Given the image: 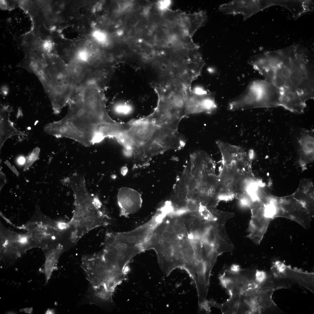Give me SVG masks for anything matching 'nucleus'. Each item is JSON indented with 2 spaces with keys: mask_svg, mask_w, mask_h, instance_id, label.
<instances>
[{
  "mask_svg": "<svg viewBox=\"0 0 314 314\" xmlns=\"http://www.w3.org/2000/svg\"><path fill=\"white\" fill-rule=\"evenodd\" d=\"M216 168L215 161L206 152L199 150L191 153L174 186L175 203L192 200L208 207L216 208L220 202Z\"/></svg>",
  "mask_w": 314,
  "mask_h": 314,
  "instance_id": "obj_3",
  "label": "nucleus"
},
{
  "mask_svg": "<svg viewBox=\"0 0 314 314\" xmlns=\"http://www.w3.org/2000/svg\"><path fill=\"white\" fill-rule=\"evenodd\" d=\"M106 47L108 49H112L113 47V43L111 42H108L106 43Z\"/></svg>",
  "mask_w": 314,
  "mask_h": 314,
  "instance_id": "obj_30",
  "label": "nucleus"
},
{
  "mask_svg": "<svg viewBox=\"0 0 314 314\" xmlns=\"http://www.w3.org/2000/svg\"><path fill=\"white\" fill-rule=\"evenodd\" d=\"M164 229L170 233L173 234L175 233L174 228L173 226L171 224H167L165 225V224L162 223Z\"/></svg>",
  "mask_w": 314,
  "mask_h": 314,
  "instance_id": "obj_24",
  "label": "nucleus"
},
{
  "mask_svg": "<svg viewBox=\"0 0 314 314\" xmlns=\"http://www.w3.org/2000/svg\"><path fill=\"white\" fill-rule=\"evenodd\" d=\"M1 231V257L4 262H13L32 248L27 233L21 234L3 228Z\"/></svg>",
  "mask_w": 314,
  "mask_h": 314,
  "instance_id": "obj_10",
  "label": "nucleus"
},
{
  "mask_svg": "<svg viewBox=\"0 0 314 314\" xmlns=\"http://www.w3.org/2000/svg\"><path fill=\"white\" fill-rule=\"evenodd\" d=\"M269 274L263 271L257 270L255 273V279L256 282L259 284H261L268 279Z\"/></svg>",
  "mask_w": 314,
  "mask_h": 314,
  "instance_id": "obj_22",
  "label": "nucleus"
},
{
  "mask_svg": "<svg viewBox=\"0 0 314 314\" xmlns=\"http://www.w3.org/2000/svg\"><path fill=\"white\" fill-rule=\"evenodd\" d=\"M40 152V149L38 147L35 148L30 154L25 164L24 170H27L29 167L38 158Z\"/></svg>",
  "mask_w": 314,
  "mask_h": 314,
  "instance_id": "obj_20",
  "label": "nucleus"
},
{
  "mask_svg": "<svg viewBox=\"0 0 314 314\" xmlns=\"http://www.w3.org/2000/svg\"><path fill=\"white\" fill-rule=\"evenodd\" d=\"M93 38L101 43H106L108 42L107 34L104 31L100 30L94 31L92 33Z\"/></svg>",
  "mask_w": 314,
  "mask_h": 314,
  "instance_id": "obj_21",
  "label": "nucleus"
},
{
  "mask_svg": "<svg viewBox=\"0 0 314 314\" xmlns=\"http://www.w3.org/2000/svg\"><path fill=\"white\" fill-rule=\"evenodd\" d=\"M303 184L292 195L276 198V217L291 220L307 229L313 215V197L311 186Z\"/></svg>",
  "mask_w": 314,
  "mask_h": 314,
  "instance_id": "obj_7",
  "label": "nucleus"
},
{
  "mask_svg": "<svg viewBox=\"0 0 314 314\" xmlns=\"http://www.w3.org/2000/svg\"><path fill=\"white\" fill-rule=\"evenodd\" d=\"M67 181L74 194V209L68 223L71 231L70 240L76 243L93 229L110 224L111 219L99 198L89 192L83 175L75 173L68 178Z\"/></svg>",
  "mask_w": 314,
  "mask_h": 314,
  "instance_id": "obj_4",
  "label": "nucleus"
},
{
  "mask_svg": "<svg viewBox=\"0 0 314 314\" xmlns=\"http://www.w3.org/2000/svg\"><path fill=\"white\" fill-rule=\"evenodd\" d=\"M43 249L45 253L44 272L47 283L55 268L59 258L63 252L64 247L61 243H58Z\"/></svg>",
  "mask_w": 314,
  "mask_h": 314,
  "instance_id": "obj_18",
  "label": "nucleus"
},
{
  "mask_svg": "<svg viewBox=\"0 0 314 314\" xmlns=\"http://www.w3.org/2000/svg\"><path fill=\"white\" fill-rule=\"evenodd\" d=\"M106 24H109V23L110 22L109 20L108 19H106Z\"/></svg>",
  "mask_w": 314,
  "mask_h": 314,
  "instance_id": "obj_32",
  "label": "nucleus"
},
{
  "mask_svg": "<svg viewBox=\"0 0 314 314\" xmlns=\"http://www.w3.org/2000/svg\"><path fill=\"white\" fill-rule=\"evenodd\" d=\"M313 130L303 129L298 140L299 161L303 164L313 162L314 158Z\"/></svg>",
  "mask_w": 314,
  "mask_h": 314,
  "instance_id": "obj_16",
  "label": "nucleus"
},
{
  "mask_svg": "<svg viewBox=\"0 0 314 314\" xmlns=\"http://www.w3.org/2000/svg\"><path fill=\"white\" fill-rule=\"evenodd\" d=\"M240 295L230 296L227 301L222 304H216V307L220 308L223 314H237Z\"/></svg>",
  "mask_w": 314,
  "mask_h": 314,
  "instance_id": "obj_19",
  "label": "nucleus"
},
{
  "mask_svg": "<svg viewBox=\"0 0 314 314\" xmlns=\"http://www.w3.org/2000/svg\"><path fill=\"white\" fill-rule=\"evenodd\" d=\"M229 268L231 271L235 272H239L241 269L240 266L236 264L233 265Z\"/></svg>",
  "mask_w": 314,
  "mask_h": 314,
  "instance_id": "obj_26",
  "label": "nucleus"
},
{
  "mask_svg": "<svg viewBox=\"0 0 314 314\" xmlns=\"http://www.w3.org/2000/svg\"><path fill=\"white\" fill-rule=\"evenodd\" d=\"M283 278H287L314 293V274L294 270L284 264L281 272Z\"/></svg>",
  "mask_w": 314,
  "mask_h": 314,
  "instance_id": "obj_17",
  "label": "nucleus"
},
{
  "mask_svg": "<svg viewBox=\"0 0 314 314\" xmlns=\"http://www.w3.org/2000/svg\"><path fill=\"white\" fill-rule=\"evenodd\" d=\"M117 201L120 214L124 217L138 212L142 203L141 195L137 190L126 187H122L119 190Z\"/></svg>",
  "mask_w": 314,
  "mask_h": 314,
  "instance_id": "obj_14",
  "label": "nucleus"
},
{
  "mask_svg": "<svg viewBox=\"0 0 314 314\" xmlns=\"http://www.w3.org/2000/svg\"><path fill=\"white\" fill-rule=\"evenodd\" d=\"M25 159L23 157H20L18 159V162L21 165L24 164L25 162Z\"/></svg>",
  "mask_w": 314,
  "mask_h": 314,
  "instance_id": "obj_31",
  "label": "nucleus"
},
{
  "mask_svg": "<svg viewBox=\"0 0 314 314\" xmlns=\"http://www.w3.org/2000/svg\"><path fill=\"white\" fill-rule=\"evenodd\" d=\"M216 143L222 157L217 174V192L220 201L237 199L246 206L259 190V182L251 170L250 156L242 147L220 140Z\"/></svg>",
  "mask_w": 314,
  "mask_h": 314,
  "instance_id": "obj_2",
  "label": "nucleus"
},
{
  "mask_svg": "<svg viewBox=\"0 0 314 314\" xmlns=\"http://www.w3.org/2000/svg\"><path fill=\"white\" fill-rule=\"evenodd\" d=\"M265 8L264 0H235L220 5V11L226 15H242L245 21Z\"/></svg>",
  "mask_w": 314,
  "mask_h": 314,
  "instance_id": "obj_13",
  "label": "nucleus"
},
{
  "mask_svg": "<svg viewBox=\"0 0 314 314\" xmlns=\"http://www.w3.org/2000/svg\"><path fill=\"white\" fill-rule=\"evenodd\" d=\"M123 41L124 43L127 44H131L133 41V38L131 35H127L125 36L123 38Z\"/></svg>",
  "mask_w": 314,
  "mask_h": 314,
  "instance_id": "obj_25",
  "label": "nucleus"
},
{
  "mask_svg": "<svg viewBox=\"0 0 314 314\" xmlns=\"http://www.w3.org/2000/svg\"><path fill=\"white\" fill-rule=\"evenodd\" d=\"M158 223L157 219L154 216L150 220L132 231L123 232H108L107 236L115 242L142 247L143 245Z\"/></svg>",
  "mask_w": 314,
  "mask_h": 314,
  "instance_id": "obj_12",
  "label": "nucleus"
},
{
  "mask_svg": "<svg viewBox=\"0 0 314 314\" xmlns=\"http://www.w3.org/2000/svg\"><path fill=\"white\" fill-rule=\"evenodd\" d=\"M81 267L93 289L103 285L116 274L108 267L101 252L83 256Z\"/></svg>",
  "mask_w": 314,
  "mask_h": 314,
  "instance_id": "obj_11",
  "label": "nucleus"
},
{
  "mask_svg": "<svg viewBox=\"0 0 314 314\" xmlns=\"http://www.w3.org/2000/svg\"><path fill=\"white\" fill-rule=\"evenodd\" d=\"M140 4L138 3H133L131 6L132 10L134 11H138L140 9Z\"/></svg>",
  "mask_w": 314,
  "mask_h": 314,
  "instance_id": "obj_29",
  "label": "nucleus"
},
{
  "mask_svg": "<svg viewBox=\"0 0 314 314\" xmlns=\"http://www.w3.org/2000/svg\"><path fill=\"white\" fill-rule=\"evenodd\" d=\"M280 90L265 81L256 80L250 82L239 95L229 102L230 111L244 110L259 108L280 106Z\"/></svg>",
  "mask_w": 314,
  "mask_h": 314,
  "instance_id": "obj_6",
  "label": "nucleus"
},
{
  "mask_svg": "<svg viewBox=\"0 0 314 314\" xmlns=\"http://www.w3.org/2000/svg\"><path fill=\"white\" fill-rule=\"evenodd\" d=\"M63 118L44 126L47 134L72 139L86 147L117 136L120 123L107 114L100 88L89 86L73 92Z\"/></svg>",
  "mask_w": 314,
  "mask_h": 314,
  "instance_id": "obj_1",
  "label": "nucleus"
},
{
  "mask_svg": "<svg viewBox=\"0 0 314 314\" xmlns=\"http://www.w3.org/2000/svg\"><path fill=\"white\" fill-rule=\"evenodd\" d=\"M171 2L170 0L159 1L156 4V8L160 11L164 12L170 8Z\"/></svg>",
  "mask_w": 314,
  "mask_h": 314,
  "instance_id": "obj_23",
  "label": "nucleus"
},
{
  "mask_svg": "<svg viewBox=\"0 0 314 314\" xmlns=\"http://www.w3.org/2000/svg\"><path fill=\"white\" fill-rule=\"evenodd\" d=\"M30 12L32 16L35 17L38 14V10L36 8L33 7L30 9Z\"/></svg>",
  "mask_w": 314,
  "mask_h": 314,
  "instance_id": "obj_28",
  "label": "nucleus"
},
{
  "mask_svg": "<svg viewBox=\"0 0 314 314\" xmlns=\"http://www.w3.org/2000/svg\"><path fill=\"white\" fill-rule=\"evenodd\" d=\"M101 252L109 270L113 272L125 273L127 265L138 254L144 251L140 246H130L115 243L105 238Z\"/></svg>",
  "mask_w": 314,
  "mask_h": 314,
  "instance_id": "obj_9",
  "label": "nucleus"
},
{
  "mask_svg": "<svg viewBox=\"0 0 314 314\" xmlns=\"http://www.w3.org/2000/svg\"><path fill=\"white\" fill-rule=\"evenodd\" d=\"M33 73L40 81L54 113L58 114L68 104L72 92L68 65L57 56L44 53Z\"/></svg>",
  "mask_w": 314,
  "mask_h": 314,
  "instance_id": "obj_5",
  "label": "nucleus"
},
{
  "mask_svg": "<svg viewBox=\"0 0 314 314\" xmlns=\"http://www.w3.org/2000/svg\"><path fill=\"white\" fill-rule=\"evenodd\" d=\"M26 227L33 247L43 249L57 243L64 232L61 222L40 214H35Z\"/></svg>",
  "mask_w": 314,
  "mask_h": 314,
  "instance_id": "obj_8",
  "label": "nucleus"
},
{
  "mask_svg": "<svg viewBox=\"0 0 314 314\" xmlns=\"http://www.w3.org/2000/svg\"><path fill=\"white\" fill-rule=\"evenodd\" d=\"M174 229L175 233H179L180 232L182 229L181 225L179 223H176L173 226Z\"/></svg>",
  "mask_w": 314,
  "mask_h": 314,
  "instance_id": "obj_27",
  "label": "nucleus"
},
{
  "mask_svg": "<svg viewBox=\"0 0 314 314\" xmlns=\"http://www.w3.org/2000/svg\"><path fill=\"white\" fill-rule=\"evenodd\" d=\"M11 111L8 106H2L0 114V149L5 142L8 138L15 135L26 136L24 132L17 129L10 120Z\"/></svg>",
  "mask_w": 314,
  "mask_h": 314,
  "instance_id": "obj_15",
  "label": "nucleus"
}]
</instances>
